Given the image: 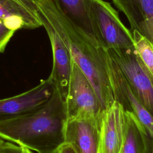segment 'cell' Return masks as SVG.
<instances>
[{"label": "cell", "mask_w": 153, "mask_h": 153, "mask_svg": "<svg viewBox=\"0 0 153 153\" xmlns=\"http://www.w3.org/2000/svg\"><path fill=\"white\" fill-rule=\"evenodd\" d=\"M38 11L53 27L69 50L73 61L93 86L103 111L115 100L106 50L90 43L56 8L51 0H36Z\"/></svg>", "instance_id": "6da1fadb"}, {"label": "cell", "mask_w": 153, "mask_h": 153, "mask_svg": "<svg viewBox=\"0 0 153 153\" xmlns=\"http://www.w3.org/2000/svg\"><path fill=\"white\" fill-rule=\"evenodd\" d=\"M66 121L65 102L54 88L38 108L0 121V137L35 153H56L65 142Z\"/></svg>", "instance_id": "7a4b0ae2"}, {"label": "cell", "mask_w": 153, "mask_h": 153, "mask_svg": "<svg viewBox=\"0 0 153 153\" xmlns=\"http://www.w3.org/2000/svg\"><path fill=\"white\" fill-rule=\"evenodd\" d=\"M106 50L135 96L153 116V76L140 59L136 46Z\"/></svg>", "instance_id": "3957f363"}, {"label": "cell", "mask_w": 153, "mask_h": 153, "mask_svg": "<svg viewBox=\"0 0 153 153\" xmlns=\"http://www.w3.org/2000/svg\"><path fill=\"white\" fill-rule=\"evenodd\" d=\"M91 13L101 47L128 48L135 47L131 31L121 22L117 11L103 0H92Z\"/></svg>", "instance_id": "277c9868"}, {"label": "cell", "mask_w": 153, "mask_h": 153, "mask_svg": "<svg viewBox=\"0 0 153 153\" xmlns=\"http://www.w3.org/2000/svg\"><path fill=\"white\" fill-rule=\"evenodd\" d=\"M65 106L67 119L101 117L104 111L91 83L74 61Z\"/></svg>", "instance_id": "5b68a950"}, {"label": "cell", "mask_w": 153, "mask_h": 153, "mask_svg": "<svg viewBox=\"0 0 153 153\" xmlns=\"http://www.w3.org/2000/svg\"><path fill=\"white\" fill-rule=\"evenodd\" d=\"M39 17L48 36L53 53V68L48 78L65 102L72 71L73 60L71 53L53 27L39 11Z\"/></svg>", "instance_id": "8992f818"}, {"label": "cell", "mask_w": 153, "mask_h": 153, "mask_svg": "<svg viewBox=\"0 0 153 153\" xmlns=\"http://www.w3.org/2000/svg\"><path fill=\"white\" fill-rule=\"evenodd\" d=\"M54 90L53 84L48 77L27 91L0 99V121L38 108L50 99Z\"/></svg>", "instance_id": "52a82bcc"}, {"label": "cell", "mask_w": 153, "mask_h": 153, "mask_svg": "<svg viewBox=\"0 0 153 153\" xmlns=\"http://www.w3.org/2000/svg\"><path fill=\"white\" fill-rule=\"evenodd\" d=\"M101 119L102 117L67 119L65 142L69 143L76 153H99Z\"/></svg>", "instance_id": "ba28073f"}, {"label": "cell", "mask_w": 153, "mask_h": 153, "mask_svg": "<svg viewBox=\"0 0 153 153\" xmlns=\"http://www.w3.org/2000/svg\"><path fill=\"white\" fill-rule=\"evenodd\" d=\"M110 75L115 100L123 106L126 111L133 114L147 134L153 137V116L135 96L125 77L111 57Z\"/></svg>", "instance_id": "9c48e42d"}, {"label": "cell", "mask_w": 153, "mask_h": 153, "mask_svg": "<svg viewBox=\"0 0 153 153\" xmlns=\"http://www.w3.org/2000/svg\"><path fill=\"white\" fill-rule=\"evenodd\" d=\"M125 135V110L115 100L102 114L99 153H121Z\"/></svg>", "instance_id": "30bf717a"}, {"label": "cell", "mask_w": 153, "mask_h": 153, "mask_svg": "<svg viewBox=\"0 0 153 153\" xmlns=\"http://www.w3.org/2000/svg\"><path fill=\"white\" fill-rule=\"evenodd\" d=\"M0 20L14 31L42 26L36 0H0Z\"/></svg>", "instance_id": "8fae6325"}, {"label": "cell", "mask_w": 153, "mask_h": 153, "mask_svg": "<svg viewBox=\"0 0 153 153\" xmlns=\"http://www.w3.org/2000/svg\"><path fill=\"white\" fill-rule=\"evenodd\" d=\"M91 1L51 0L56 8L90 43L102 47L91 16Z\"/></svg>", "instance_id": "7c38bea8"}, {"label": "cell", "mask_w": 153, "mask_h": 153, "mask_svg": "<svg viewBox=\"0 0 153 153\" xmlns=\"http://www.w3.org/2000/svg\"><path fill=\"white\" fill-rule=\"evenodd\" d=\"M136 30L153 45V0H112Z\"/></svg>", "instance_id": "4fadbf2b"}, {"label": "cell", "mask_w": 153, "mask_h": 153, "mask_svg": "<svg viewBox=\"0 0 153 153\" xmlns=\"http://www.w3.org/2000/svg\"><path fill=\"white\" fill-rule=\"evenodd\" d=\"M147 133L138 120L125 111V135L121 153H146Z\"/></svg>", "instance_id": "5bb4252c"}, {"label": "cell", "mask_w": 153, "mask_h": 153, "mask_svg": "<svg viewBox=\"0 0 153 153\" xmlns=\"http://www.w3.org/2000/svg\"><path fill=\"white\" fill-rule=\"evenodd\" d=\"M136 51L148 71L153 76V45L137 31L131 30Z\"/></svg>", "instance_id": "9a60e30c"}, {"label": "cell", "mask_w": 153, "mask_h": 153, "mask_svg": "<svg viewBox=\"0 0 153 153\" xmlns=\"http://www.w3.org/2000/svg\"><path fill=\"white\" fill-rule=\"evenodd\" d=\"M14 32L7 28L0 20V53L4 52Z\"/></svg>", "instance_id": "2e32d148"}, {"label": "cell", "mask_w": 153, "mask_h": 153, "mask_svg": "<svg viewBox=\"0 0 153 153\" xmlns=\"http://www.w3.org/2000/svg\"><path fill=\"white\" fill-rule=\"evenodd\" d=\"M0 153H35V152L15 143L5 141Z\"/></svg>", "instance_id": "e0dca14e"}, {"label": "cell", "mask_w": 153, "mask_h": 153, "mask_svg": "<svg viewBox=\"0 0 153 153\" xmlns=\"http://www.w3.org/2000/svg\"><path fill=\"white\" fill-rule=\"evenodd\" d=\"M56 153H76L74 148L68 143L64 142L57 149Z\"/></svg>", "instance_id": "ac0fdd59"}, {"label": "cell", "mask_w": 153, "mask_h": 153, "mask_svg": "<svg viewBox=\"0 0 153 153\" xmlns=\"http://www.w3.org/2000/svg\"><path fill=\"white\" fill-rule=\"evenodd\" d=\"M153 153V137L147 134V152Z\"/></svg>", "instance_id": "d6986e66"}, {"label": "cell", "mask_w": 153, "mask_h": 153, "mask_svg": "<svg viewBox=\"0 0 153 153\" xmlns=\"http://www.w3.org/2000/svg\"><path fill=\"white\" fill-rule=\"evenodd\" d=\"M4 143H5V140H3L2 139H1V138L0 137V151H1V148H2V146H3V145L4 144Z\"/></svg>", "instance_id": "ffe728a7"}]
</instances>
